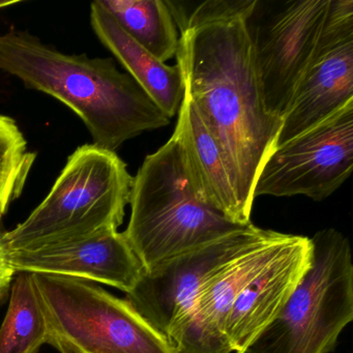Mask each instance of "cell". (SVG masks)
Here are the masks:
<instances>
[{"label":"cell","instance_id":"5","mask_svg":"<svg viewBox=\"0 0 353 353\" xmlns=\"http://www.w3.org/2000/svg\"><path fill=\"white\" fill-rule=\"evenodd\" d=\"M311 260L282 311L245 353H332L353 320L348 237L334 228L310 239Z\"/></svg>","mask_w":353,"mask_h":353},{"label":"cell","instance_id":"3","mask_svg":"<svg viewBox=\"0 0 353 353\" xmlns=\"http://www.w3.org/2000/svg\"><path fill=\"white\" fill-rule=\"evenodd\" d=\"M130 204L123 234L146 272L252 224H237L200 199L175 132L142 163Z\"/></svg>","mask_w":353,"mask_h":353},{"label":"cell","instance_id":"10","mask_svg":"<svg viewBox=\"0 0 353 353\" xmlns=\"http://www.w3.org/2000/svg\"><path fill=\"white\" fill-rule=\"evenodd\" d=\"M262 231L250 224L220 241L144 270L125 301L170 342L204 283L257 241Z\"/></svg>","mask_w":353,"mask_h":353},{"label":"cell","instance_id":"11","mask_svg":"<svg viewBox=\"0 0 353 353\" xmlns=\"http://www.w3.org/2000/svg\"><path fill=\"white\" fill-rule=\"evenodd\" d=\"M283 234L263 229L257 241L204 283L171 336L177 353H232L224 336L229 312L250 279L270 259Z\"/></svg>","mask_w":353,"mask_h":353},{"label":"cell","instance_id":"9","mask_svg":"<svg viewBox=\"0 0 353 353\" xmlns=\"http://www.w3.org/2000/svg\"><path fill=\"white\" fill-rule=\"evenodd\" d=\"M353 101V1L330 0L311 63L282 119L276 148Z\"/></svg>","mask_w":353,"mask_h":353},{"label":"cell","instance_id":"15","mask_svg":"<svg viewBox=\"0 0 353 353\" xmlns=\"http://www.w3.org/2000/svg\"><path fill=\"white\" fill-rule=\"evenodd\" d=\"M90 23L100 42L117 57L154 104L168 119L175 117L185 96L179 65H167L138 44L99 0L90 6Z\"/></svg>","mask_w":353,"mask_h":353},{"label":"cell","instance_id":"16","mask_svg":"<svg viewBox=\"0 0 353 353\" xmlns=\"http://www.w3.org/2000/svg\"><path fill=\"white\" fill-rule=\"evenodd\" d=\"M121 28L138 44L165 63L176 57V24L162 0H99Z\"/></svg>","mask_w":353,"mask_h":353},{"label":"cell","instance_id":"17","mask_svg":"<svg viewBox=\"0 0 353 353\" xmlns=\"http://www.w3.org/2000/svg\"><path fill=\"white\" fill-rule=\"evenodd\" d=\"M7 315L0 326V353H38L48 343V326L30 272H16Z\"/></svg>","mask_w":353,"mask_h":353},{"label":"cell","instance_id":"19","mask_svg":"<svg viewBox=\"0 0 353 353\" xmlns=\"http://www.w3.org/2000/svg\"><path fill=\"white\" fill-rule=\"evenodd\" d=\"M0 232V303H3L11 291L12 283L16 276V272L8 261L7 251L1 243Z\"/></svg>","mask_w":353,"mask_h":353},{"label":"cell","instance_id":"12","mask_svg":"<svg viewBox=\"0 0 353 353\" xmlns=\"http://www.w3.org/2000/svg\"><path fill=\"white\" fill-rule=\"evenodd\" d=\"M311 250L309 237L283 234L270 259L250 279L229 312L224 336L231 352H247L282 311L309 268Z\"/></svg>","mask_w":353,"mask_h":353},{"label":"cell","instance_id":"4","mask_svg":"<svg viewBox=\"0 0 353 353\" xmlns=\"http://www.w3.org/2000/svg\"><path fill=\"white\" fill-rule=\"evenodd\" d=\"M133 179L115 152L80 146L40 205L13 230L1 233L3 248L38 249L117 230L131 200Z\"/></svg>","mask_w":353,"mask_h":353},{"label":"cell","instance_id":"14","mask_svg":"<svg viewBox=\"0 0 353 353\" xmlns=\"http://www.w3.org/2000/svg\"><path fill=\"white\" fill-rule=\"evenodd\" d=\"M175 133L179 135L200 199L237 224L251 220L241 210L228 164L216 138L185 92Z\"/></svg>","mask_w":353,"mask_h":353},{"label":"cell","instance_id":"8","mask_svg":"<svg viewBox=\"0 0 353 353\" xmlns=\"http://www.w3.org/2000/svg\"><path fill=\"white\" fill-rule=\"evenodd\" d=\"M353 168V101L272 150L260 170L254 198L330 197Z\"/></svg>","mask_w":353,"mask_h":353},{"label":"cell","instance_id":"7","mask_svg":"<svg viewBox=\"0 0 353 353\" xmlns=\"http://www.w3.org/2000/svg\"><path fill=\"white\" fill-rule=\"evenodd\" d=\"M330 0H255L245 19L266 110L283 119L319 40Z\"/></svg>","mask_w":353,"mask_h":353},{"label":"cell","instance_id":"1","mask_svg":"<svg viewBox=\"0 0 353 353\" xmlns=\"http://www.w3.org/2000/svg\"><path fill=\"white\" fill-rule=\"evenodd\" d=\"M254 3H199L181 32L176 53L185 92L220 145L249 219L256 181L282 125L264 106L245 28Z\"/></svg>","mask_w":353,"mask_h":353},{"label":"cell","instance_id":"18","mask_svg":"<svg viewBox=\"0 0 353 353\" xmlns=\"http://www.w3.org/2000/svg\"><path fill=\"white\" fill-rule=\"evenodd\" d=\"M34 161L17 123L0 114V220L23 192Z\"/></svg>","mask_w":353,"mask_h":353},{"label":"cell","instance_id":"13","mask_svg":"<svg viewBox=\"0 0 353 353\" xmlns=\"http://www.w3.org/2000/svg\"><path fill=\"white\" fill-rule=\"evenodd\" d=\"M7 257L16 272L102 283L125 294L135 288L145 270L123 232L117 230L59 245L7 252Z\"/></svg>","mask_w":353,"mask_h":353},{"label":"cell","instance_id":"2","mask_svg":"<svg viewBox=\"0 0 353 353\" xmlns=\"http://www.w3.org/2000/svg\"><path fill=\"white\" fill-rule=\"evenodd\" d=\"M0 70L67 105L88 128L92 144L103 150L115 152L170 121L112 59L63 54L28 32L0 34Z\"/></svg>","mask_w":353,"mask_h":353},{"label":"cell","instance_id":"20","mask_svg":"<svg viewBox=\"0 0 353 353\" xmlns=\"http://www.w3.org/2000/svg\"><path fill=\"white\" fill-rule=\"evenodd\" d=\"M18 1H3V0H0V9H3V8L10 7V6L15 5Z\"/></svg>","mask_w":353,"mask_h":353},{"label":"cell","instance_id":"6","mask_svg":"<svg viewBox=\"0 0 353 353\" xmlns=\"http://www.w3.org/2000/svg\"><path fill=\"white\" fill-rule=\"evenodd\" d=\"M48 326L61 353H177L125 299L94 282L32 274Z\"/></svg>","mask_w":353,"mask_h":353}]
</instances>
